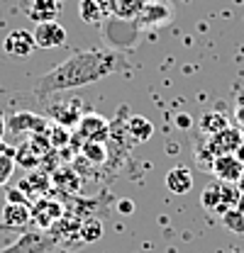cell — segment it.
I'll return each mask as SVG.
<instances>
[{
  "instance_id": "6da1fadb",
  "label": "cell",
  "mask_w": 244,
  "mask_h": 253,
  "mask_svg": "<svg viewBox=\"0 0 244 253\" xmlns=\"http://www.w3.org/2000/svg\"><path fill=\"white\" fill-rule=\"evenodd\" d=\"M122 63L124 61L120 54L110 51V49L73 51L68 59H63L54 68H49L34 83V95L39 100H47L54 93H66V90H76V88L98 83V81L108 78L110 73H115L118 68H122Z\"/></svg>"
},
{
  "instance_id": "7a4b0ae2",
  "label": "cell",
  "mask_w": 244,
  "mask_h": 253,
  "mask_svg": "<svg viewBox=\"0 0 244 253\" xmlns=\"http://www.w3.org/2000/svg\"><path fill=\"white\" fill-rule=\"evenodd\" d=\"M174 17H176V12H174L171 2H166V0H144V5H142L134 22L142 30H156V27L171 25Z\"/></svg>"
},
{
  "instance_id": "3957f363",
  "label": "cell",
  "mask_w": 244,
  "mask_h": 253,
  "mask_svg": "<svg viewBox=\"0 0 244 253\" xmlns=\"http://www.w3.org/2000/svg\"><path fill=\"white\" fill-rule=\"evenodd\" d=\"M63 214H66V210L59 200H54V195H44L32 202V221L39 231H49Z\"/></svg>"
},
{
  "instance_id": "277c9868",
  "label": "cell",
  "mask_w": 244,
  "mask_h": 253,
  "mask_svg": "<svg viewBox=\"0 0 244 253\" xmlns=\"http://www.w3.org/2000/svg\"><path fill=\"white\" fill-rule=\"evenodd\" d=\"M5 126L15 134H20L22 139H30L34 134H47V129L52 126L49 117L34 115V112H15L10 117H5Z\"/></svg>"
},
{
  "instance_id": "5b68a950",
  "label": "cell",
  "mask_w": 244,
  "mask_h": 253,
  "mask_svg": "<svg viewBox=\"0 0 244 253\" xmlns=\"http://www.w3.org/2000/svg\"><path fill=\"white\" fill-rule=\"evenodd\" d=\"M76 134L83 139V141H95V144H105L113 134V125L98 115V112H88L81 117V122L76 125Z\"/></svg>"
},
{
  "instance_id": "8992f818",
  "label": "cell",
  "mask_w": 244,
  "mask_h": 253,
  "mask_svg": "<svg viewBox=\"0 0 244 253\" xmlns=\"http://www.w3.org/2000/svg\"><path fill=\"white\" fill-rule=\"evenodd\" d=\"M34 49H37L34 34L27 30H12V32H7V37L2 39V51H5V56L17 59V61L27 59Z\"/></svg>"
},
{
  "instance_id": "52a82bcc",
  "label": "cell",
  "mask_w": 244,
  "mask_h": 253,
  "mask_svg": "<svg viewBox=\"0 0 244 253\" xmlns=\"http://www.w3.org/2000/svg\"><path fill=\"white\" fill-rule=\"evenodd\" d=\"M81 110H83V102L76 100V97H66V100H57L49 105V117L54 120V125H61V126H76L81 122Z\"/></svg>"
},
{
  "instance_id": "ba28073f",
  "label": "cell",
  "mask_w": 244,
  "mask_h": 253,
  "mask_svg": "<svg viewBox=\"0 0 244 253\" xmlns=\"http://www.w3.org/2000/svg\"><path fill=\"white\" fill-rule=\"evenodd\" d=\"M57 241L52 236H47L44 231H27L22 234L15 244L0 249V253H47Z\"/></svg>"
},
{
  "instance_id": "9c48e42d",
  "label": "cell",
  "mask_w": 244,
  "mask_h": 253,
  "mask_svg": "<svg viewBox=\"0 0 244 253\" xmlns=\"http://www.w3.org/2000/svg\"><path fill=\"white\" fill-rule=\"evenodd\" d=\"M210 170L220 183H230V185H237L240 175L244 173V163L240 161L237 154H220L213 158L210 163Z\"/></svg>"
},
{
  "instance_id": "30bf717a",
  "label": "cell",
  "mask_w": 244,
  "mask_h": 253,
  "mask_svg": "<svg viewBox=\"0 0 244 253\" xmlns=\"http://www.w3.org/2000/svg\"><path fill=\"white\" fill-rule=\"evenodd\" d=\"M34 44L37 49H59L66 44V30L59 20H52V22H42L34 27Z\"/></svg>"
},
{
  "instance_id": "8fae6325",
  "label": "cell",
  "mask_w": 244,
  "mask_h": 253,
  "mask_svg": "<svg viewBox=\"0 0 244 253\" xmlns=\"http://www.w3.org/2000/svg\"><path fill=\"white\" fill-rule=\"evenodd\" d=\"M30 224H32V207L5 202V207H2V212H0V229L22 231V229H27Z\"/></svg>"
},
{
  "instance_id": "7c38bea8",
  "label": "cell",
  "mask_w": 244,
  "mask_h": 253,
  "mask_svg": "<svg viewBox=\"0 0 244 253\" xmlns=\"http://www.w3.org/2000/svg\"><path fill=\"white\" fill-rule=\"evenodd\" d=\"M242 134L237 129H222L220 134L208 136V149H210V156H220V154H237V149L242 146Z\"/></svg>"
},
{
  "instance_id": "4fadbf2b",
  "label": "cell",
  "mask_w": 244,
  "mask_h": 253,
  "mask_svg": "<svg viewBox=\"0 0 244 253\" xmlns=\"http://www.w3.org/2000/svg\"><path fill=\"white\" fill-rule=\"evenodd\" d=\"M22 7H25V12L32 22L42 25V22H52V20L59 17L61 0H25Z\"/></svg>"
},
{
  "instance_id": "5bb4252c",
  "label": "cell",
  "mask_w": 244,
  "mask_h": 253,
  "mask_svg": "<svg viewBox=\"0 0 244 253\" xmlns=\"http://www.w3.org/2000/svg\"><path fill=\"white\" fill-rule=\"evenodd\" d=\"M78 15L86 25H93V27H100L110 12V2L108 0H78Z\"/></svg>"
},
{
  "instance_id": "9a60e30c",
  "label": "cell",
  "mask_w": 244,
  "mask_h": 253,
  "mask_svg": "<svg viewBox=\"0 0 244 253\" xmlns=\"http://www.w3.org/2000/svg\"><path fill=\"white\" fill-rule=\"evenodd\" d=\"M166 190L174 195H185L193 190V173L185 166H176L166 173Z\"/></svg>"
},
{
  "instance_id": "2e32d148",
  "label": "cell",
  "mask_w": 244,
  "mask_h": 253,
  "mask_svg": "<svg viewBox=\"0 0 244 253\" xmlns=\"http://www.w3.org/2000/svg\"><path fill=\"white\" fill-rule=\"evenodd\" d=\"M127 134H129L132 144H144V141L152 139L154 125L144 115H129L127 117Z\"/></svg>"
},
{
  "instance_id": "e0dca14e",
  "label": "cell",
  "mask_w": 244,
  "mask_h": 253,
  "mask_svg": "<svg viewBox=\"0 0 244 253\" xmlns=\"http://www.w3.org/2000/svg\"><path fill=\"white\" fill-rule=\"evenodd\" d=\"M200 205L205 212H213V214H225V202H222V183H210L203 188V195H200Z\"/></svg>"
},
{
  "instance_id": "ac0fdd59",
  "label": "cell",
  "mask_w": 244,
  "mask_h": 253,
  "mask_svg": "<svg viewBox=\"0 0 244 253\" xmlns=\"http://www.w3.org/2000/svg\"><path fill=\"white\" fill-rule=\"evenodd\" d=\"M108 2H110V12L122 20H137L144 5V0H108Z\"/></svg>"
},
{
  "instance_id": "d6986e66",
  "label": "cell",
  "mask_w": 244,
  "mask_h": 253,
  "mask_svg": "<svg viewBox=\"0 0 244 253\" xmlns=\"http://www.w3.org/2000/svg\"><path fill=\"white\" fill-rule=\"evenodd\" d=\"M78 239H81V244L100 241V239H103V219H98V217H86V219L81 221Z\"/></svg>"
},
{
  "instance_id": "ffe728a7",
  "label": "cell",
  "mask_w": 244,
  "mask_h": 253,
  "mask_svg": "<svg viewBox=\"0 0 244 253\" xmlns=\"http://www.w3.org/2000/svg\"><path fill=\"white\" fill-rule=\"evenodd\" d=\"M81 156L86 158L88 163L100 166V163L108 161V146H105V144H95V141H83V146H81Z\"/></svg>"
},
{
  "instance_id": "44dd1931",
  "label": "cell",
  "mask_w": 244,
  "mask_h": 253,
  "mask_svg": "<svg viewBox=\"0 0 244 253\" xmlns=\"http://www.w3.org/2000/svg\"><path fill=\"white\" fill-rule=\"evenodd\" d=\"M227 117H222L220 112H208L203 120H200V129H203V134H220L222 129H227Z\"/></svg>"
},
{
  "instance_id": "7402d4cb",
  "label": "cell",
  "mask_w": 244,
  "mask_h": 253,
  "mask_svg": "<svg viewBox=\"0 0 244 253\" xmlns=\"http://www.w3.org/2000/svg\"><path fill=\"white\" fill-rule=\"evenodd\" d=\"M47 136H49V144H52V149H59V146H66V144H71V136H68V129L61 125H52L47 129Z\"/></svg>"
},
{
  "instance_id": "603a6c76",
  "label": "cell",
  "mask_w": 244,
  "mask_h": 253,
  "mask_svg": "<svg viewBox=\"0 0 244 253\" xmlns=\"http://www.w3.org/2000/svg\"><path fill=\"white\" fill-rule=\"evenodd\" d=\"M15 154H0V188H5L15 173Z\"/></svg>"
},
{
  "instance_id": "cb8c5ba5",
  "label": "cell",
  "mask_w": 244,
  "mask_h": 253,
  "mask_svg": "<svg viewBox=\"0 0 244 253\" xmlns=\"http://www.w3.org/2000/svg\"><path fill=\"white\" fill-rule=\"evenodd\" d=\"M222 224H225L230 231H235V234H244V212L242 210H230V212H225V214H222Z\"/></svg>"
},
{
  "instance_id": "d4e9b609",
  "label": "cell",
  "mask_w": 244,
  "mask_h": 253,
  "mask_svg": "<svg viewBox=\"0 0 244 253\" xmlns=\"http://www.w3.org/2000/svg\"><path fill=\"white\" fill-rule=\"evenodd\" d=\"M5 202H12V205H27V207H32L30 195H27L25 190H20V188L7 190V192H5Z\"/></svg>"
},
{
  "instance_id": "484cf974",
  "label": "cell",
  "mask_w": 244,
  "mask_h": 253,
  "mask_svg": "<svg viewBox=\"0 0 244 253\" xmlns=\"http://www.w3.org/2000/svg\"><path fill=\"white\" fill-rule=\"evenodd\" d=\"M5 112L0 110V154H15V146H10L5 141V134H7V126H5Z\"/></svg>"
},
{
  "instance_id": "4316f807",
  "label": "cell",
  "mask_w": 244,
  "mask_h": 253,
  "mask_svg": "<svg viewBox=\"0 0 244 253\" xmlns=\"http://www.w3.org/2000/svg\"><path fill=\"white\" fill-rule=\"evenodd\" d=\"M118 207H120V214H129V212L134 210V202H129V200H122Z\"/></svg>"
},
{
  "instance_id": "83f0119b",
  "label": "cell",
  "mask_w": 244,
  "mask_h": 253,
  "mask_svg": "<svg viewBox=\"0 0 244 253\" xmlns=\"http://www.w3.org/2000/svg\"><path fill=\"white\" fill-rule=\"evenodd\" d=\"M176 125L181 126V129H188V126L193 125V122H190V117H188V115H179V120H176Z\"/></svg>"
},
{
  "instance_id": "f1b7e54d",
  "label": "cell",
  "mask_w": 244,
  "mask_h": 253,
  "mask_svg": "<svg viewBox=\"0 0 244 253\" xmlns=\"http://www.w3.org/2000/svg\"><path fill=\"white\" fill-rule=\"evenodd\" d=\"M237 188H240V192H242V195H244V173H242V175H240V180H237Z\"/></svg>"
}]
</instances>
